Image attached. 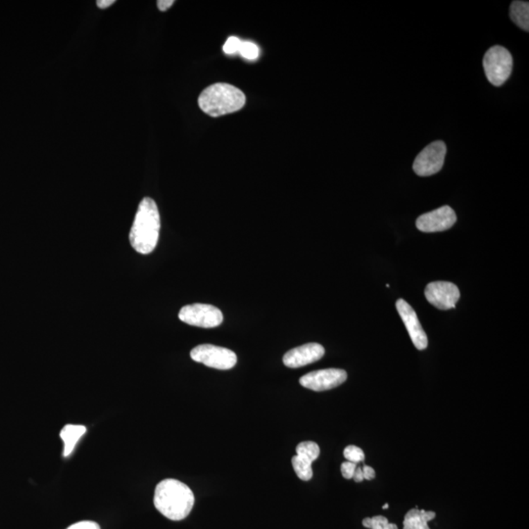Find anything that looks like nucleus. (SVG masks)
<instances>
[{"label": "nucleus", "instance_id": "nucleus-1", "mask_svg": "<svg viewBox=\"0 0 529 529\" xmlns=\"http://www.w3.org/2000/svg\"><path fill=\"white\" fill-rule=\"evenodd\" d=\"M194 502L196 498L191 488L177 479H165L156 486L154 505L171 521H179L187 518Z\"/></svg>", "mask_w": 529, "mask_h": 529}, {"label": "nucleus", "instance_id": "nucleus-2", "mask_svg": "<svg viewBox=\"0 0 529 529\" xmlns=\"http://www.w3.org/2000/svg\"><path fill=\"white\" fill-rule=\"evenodd\" d=\"M160 214L153 198L142 199L130 232V241L137 252L147 255L158 243L160 232Z\"/></svg>", "mask_w": 529, "mask_h": 529}, {"label": "nucleus", "instance_id": "nucleus-3", "mask_svg": "<svg viewBox=\"0 0 529 529\" xmlns=\"http://www.w3.org/2000/svg\"><path fill=\"white\" fill-rule=\"evenodd\" d=\"M245 101V94L241 89L225 83H217L201 92L198 105L211 117H220L241 110Z\"/></svg>", "mask_w": 529, "mask_h": 529}, {"label": "nucleus", "instance_id": "nucleus-4", "mask_svg": "<svg viewBox=\"0 0 529 529\" xmlns=\"http://www.w3.org/2000/svg\"><path fill=\"white\" fill-rule=\"evenodd\" d=\"M486 78L495 85L501 87L512 73V57L510 51L501 45H495L486 51L483 58Z\"/></svg>", "mask_w": 529, "mask_h": 529}, {"label": "nucleus", "instance_id": "nucleus-5", "mask_svg": "<svg viewBox=\"0 0 529 529\" xmlns=\"http://www.w3.org/2000/svg\"><path fill=\"white\" fill-rule=\"evenodd\" d=\"M191 359L213 369L231 370L236 366L237 357L234 351L212 344H201L191 350Z\"/></svg>", "mask_w": 529, "mask_h": 529}, {"label": "nucleus", "instance_id": "nucleus-6", "mask_svg": "<svg viewBox=\"0 0 529 529\" xmlns=\"http://www.w3.org/2000/svg\"><path fill=\"white\" fill-rule=\"evenodd\" d=\"M179 319L189 326L213 329L222 324L224 315L215 306L196 303L182 307L179 313Z\"/></svg>", "mask_w": 529, "mask_h": 529}, {"label": "nucleus", "instance_id": "nucleus-7", "mask_svg": "<svg viewBox=\"0 0 529 529\" xmlns=\"http://www.w3.org/2000/svg\"><path fill=\"white\" fill-rule=\"evenodd\" d=\"M446 144L441 141L428 144L415 159L413 170L419 177H429L437 174L444 165Z\"/></svg>", "mask_w": 529, "mask_h": 529}, {"label": "nucleus", "instance_id": "nucleus-8", "mask_svg": "<svg viewBox=\"0 0 529 529\" xmlns=\"http://www.w3.org/2000/svg\"><path fill=\"white\" fill-rule=\"evenodd\" d=\"M347 372L340 369H324L309 372L301 377L300 383L303 388L313 391H326L338 388L345 383Z\"/></svg>", "mask_w": 529, "mask_h": 529}, {"label": "nucleus", "instance_id": "nucleus-9", "mask_svg": "<svg viewBox=\"0 0 529 529\" xmlns=\"http://www.w3.org/2000/svg\"><path fill=\"white\" fill-rule=\"evenodd\" d=\"M424 295L426 300L438 309L449 310L456 308L461 294L458 286L452 282L434 281L426 286Z\"/></svg>", "mask_w": 529, "mask_h": 529}, {"label": "nucleus", "instance_id": "nucleus-10", "mask_svg": "<svg viewBox=\"0 0 529 529\" xmlns=\"http://www.w3.org/2000/svg\"><path fill=\"white\" fill-rule=\"evenodd\" d=\"M457 220L456 213L450 206H443L419 216L416 225L417 229L424 232H440L449 229Z\"/></svg>", "mask_w": 529, "mask_h": 529}, {"label": "nucleus", "instance_id": "nucleus-11", "mask_svg": "<svg viewBox=\"0 0 529 529\" xmlns=\"http://www.w3.org/2000/svg\"><path fill=\"white\" fill-rule=\"evenodd\" d=\"M396 308L399 313L401 319L404 322L408 333L417 350L426 349L428 345V336L422 329L421 322L417 319L416 311L413 309L411 305L408 304L403 299H399L396 302Z\"/></svg>", "mask_w": 529, "mask_h": 529}, {"label": "nucleus", "instance_id": "nucleus-12", "mask_svg": "<svg viewBox=\"0 0 529 529\" xmlns=\"http://www.w3.org/2000/svg\"><path fill=\"white\" fill-rule=\"evenodd\" d=\"M324 355V348L319 343H307L289 350L284 356V364L290 369L307 366L321 360Z\"/></svg>", "mask_w": 529, "mask_h": 529}, {"label": "nucleus", "instance_id": "nucleus-13", "mask_svg": "<svg viewBox=\"0 0 529 529\" xmlns=\"http://www.w3.org/2000/svg\"><path fill=\"white\" fill-rule=\"evenodd\" d=\"M435 517V512H426L416 507L406 514L404 521H403V529H431L428 524V521H433Z\"/></svg>", "mask_w": 529, "mask_h": 529}, {"label": "nucleus", "instance_id": "nucleus-14", "mask_svg": "<svg viewBox=\"0 0 529 529\" xmlns=\"http://www.w3.org/2000/svg\"><path fill=\"white\" fill-rule=\"evenodd\" d=\"M87 431L85 426L80 424H67L60 433L61 440L64 442V457H68L73 452L78 441Z\"/></svg>", "mask_w": 529, "mask_h": 529}, {"label": "nucleus", "instance_id": "nucleus-15", "mask_svg": "<svg viewBox=\"0 0 529 529\" xmlns=\"http://www.w3.org/2000/svg\"><path fill=\"white\" fill-rule=\"evenodd\" d=\"M510 16L512 22L526 32H528L529 3L528 1H512L510 8Z\"/></svg>", "mask_w": 529, "mask_h": 529}, {"label": "nucleus", "instance_id": "nucleus-16", "mask_svg": "<svg viewBox=\"0 0 529 529\" xmlns=\"http://www.w3.org/2000/svg\"><path fill=\"white\" fill-rule=\"evenodd\" d=\"M320 453H321L320 446L313 441L299 443L296 447V456L310 464H313V462L319 458Z\"/></svg>", "mask_w": 529, "mask_h": 529}, {"label": "nucleus", "instance_id": "nucleus-17", "mask_svg": "<svg viewBox=\"0 0 529 529\" xmlns=\"http://www.w3.org/2000/svg\"><path fill=\"white\" fill-rule=\"evenodd\" d=\"M291 462H293L294 471H295V474H297L298 478H300L301 480L309 481L312 479V464H309V462L299 459L296 455L293 458V460H291Z\"/></svg>", "mask_w": 529, "mask_h": 529}, {"label": "nucleus", "instance_id": "nucleus-18", "mask_svg": "<svg viewBox=\"0 0 529 529\" xmlns=\"http://www.w3.org/2000/svg\"><path fill=\"white\" fill-rule=\"evenodd\" d=\"M363 526L370 529H398L395 523H390L383 516H376L363 519Z\"/></svg>", "mask_w": 529, "mask_h": 529}, {"label": "nucleus", "instance_id": "nucleus-19", "mask_svg": "<svg viewBox=\"0 0 529 529\" xmlns=\"http://www.w3.org/2000/svg\"><path fill=\"white\" fill-rule=\"evenodd\" d=\"M343 455L348 462H354V464H359L365 460L364 451L355 445L347 446L344 449Z\"/></svg>", "mask_w": 529, "mask_h": 529}, {"label": "nucleus", "instance_id": "nucleus-20", "mask_svg": "<svg viewBox=\"0 0 529 529\" xmlns=\"http://www.w3.org/2000/svg\"><path fill=\"white\" fill-rule=\"evenodd\" d=\"M239 53L248 60H255L259 56V47L250 42H241Z\"/></svg>", "mask_w": 529, "mask_h": 529}, {"label": "nucleus", "instance_id": "nucleus-21", "mask_svg": "<svg viewBox=\"0 0 529 529\" xmlns=\"http://www.w3.org/2000/svg\"><path fill=\"white\" fill-rule=\"evenodd\" d=\"M241 40L236 37H231L227 39L224 45V52L225 54H236V52H239L241 49Z\"/></svg>", "mask_w": 529, "mask_h": 529}, {"label": "nucleus", "instance_id": "nucleus-22", "mask_svg": "<svg viewBox=\"0 0 529 529\" xmlns=\"http://www.w3.org/2000/svg\"><path fill=\"white\" fill-rule=\"evenodd\" d=\"M356 467H357V464H354V462H344L341 465V474H342L343 478L346 479L353 478Z\"/></svg>", "mask_w": 529, "mask_h": 529}, {"label": "nucleus", "instance_id": "nucleus-23", "mask_svg": "<svg viewBox=\"0 0 529 529\" xmlns=\"http://www.w3.org/2000/svg\"><path fill=\"white\" fill-rule=\"evenodd\" d=\"M67 529H101V526L94 521H85L73 523Z\"/></svg>", "mask_w": 529, "mask_h": 529}, {"label": "nucleus", "instance_id": "nucleus-24", "mask_svg": "<svg viewBox=\"0 0 529 529\" xmlns=\"http://www.w3.org/2000/svg\"><path fill=\"white\" fill-rule=\"evenodd\" d=\"M362 471L364 479H367V480H372V479L376 478V471H374V469H372V467L364 466L362 467Z\"/></svg>", "mask_w": 529, "mask_h": 529}, {"label": "nucleus", "instance_id": "nucleus-25", "mask_svg": "<svg viewBox=\"0 0 529 529\" xmlns=\"http://www.w3.org/2000/svg\"><path fill=\"white\" fill-rule=\"evenodd\" d=\"M174 3V0H159L157 1L158 9L162 12L167 11Z\"/></svg>", "mask_w": 529, "mask_h": 529}, {"label": "nucleus", "instance_id": "nucleus-26", "mask_svg": "<svg viewBox=\"0 0 529 529\" xmlns=\"http://www.w3.org/2000/svg\"><path fill=\"white\" fill-rule=\"evenodd\" d=\"M115 0H98L96 2V6L101 9H106L115 3Z\"/></svg>", "mask_w": 529, "mask_h": 529}, {"label": "nucleus", "instance_id": "nucleus-27", "mask_svg": "<svg viewBox=\"0 0 529 529\" xmlns=\"http://www.w3.org/2000/svg\"><path fill=\"white\" fill-rule=\"evenodd\" d=\"M353 479H354L356 483H362V481L364 480V476H363V471L361 467H356Z\"/></svg>", "mask_w": 529, "mask_h": 529}, {"label": "nucleus", "instance_id": "nucleus-28", "mask_svg": "<svg viewBox=\"0 0 529 529\" xmlns=\"http://www.w3.org/2000/svg\"><path fill=\"white\" fill-rule=\"evenodd\" d=\"M388 507H389V505L388 504H385V505H384V506L383 508L384 510H386V509H388Z\"/></svg>", "mask_w": 529, "mask_h": 529}]
</instances>
